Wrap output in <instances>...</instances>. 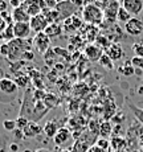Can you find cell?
<instances>
[{"label":"cell","mask_w":143,"mask_h":152,"mask_svg":"<svg viewBox=\"0 0 143 152\" xmlns=\"http://www.w3.org/2000/svg\"><path fill=\"white\" fill-rule=\"evenodd\" d=\"M131 19H133V16H131V15L127 12V11L125 10L123 7L119 8L118 17H117V20H118V21H121V23H123V24H126V23H129Z\"/></svg>","instance_id":"obj_27"},{"label":"cell","mask_w":143,"mask_h":152,"mask_svg":"<svg viewBox=\"0 0 143 152\" xmlns=\"http://www.w3.org/2000/svg\"><path fill=\"white\" fill-rule=\"evenodd\" d=\"M70 1L76 5V7H81V5H85L86 4L85 0H70Z\"/></svg>","instance_id":"obj_44"},{"label":"cell","mask_w":143,"mask_h":152,"mask_svg":"<svg viewBox=\"0 0 143 152\" xmlns=\"http://www.w3.org/2000/svg\"><path fill=\"white\" fill-rule=\"evenodd\" d=\"M5 11H7V3L4 0H0V13L5 12Z\"/></svg>","instance_id":"obj_45"},{"label":"cell","mask_w":143,"mask_h":152,"mask_svg":"<svg viewBox=\"0 0 143 152\" xmlns=\"http://www.w3.org/2000/svg\"><path fill=\"white\" fill-rule=\"evenodd\" d=\"M133 52L136 57H143V44L136 42L133 45Z\"/></svg>","instance_id":"obj_34"},{"label":"cell","mask_w":143,"mask_h":152,"mask_svg":"<svg viewBox=\"0 0 143 152\" xmlns=\"http://www.w3.org/2000/svg\"><path fill=\"white\" fill-rule=\"evenodd\" d=\"M33 52L32 50H28V52H25L24 54H23V58H24V60H27V61H31V60H33Z\"/></svg>","instance_id":"obj_42"},{"label":"cell","mask_w":143,"mask_h":152,"mask_svg":"<svg viewBox=\"0 0 143 152\" xmlns=\"http://www.w3.org/2000/svg\"><path fill=\"white\" fill-rule=\"evenodd\" d=\"M60 130L58 126L56 124L54 121H48L45 124H44V132L48 138H54V135L57 134V131Z\"/></svg>","instance_id":"obj_19"},{"label":"cell","mask_w":143,"mask_h":152,"mask_svg":"<svg viewBox=\"0 0 143 152\" xmlns=\"http://www.w3.org/2000/svg\"><path fill=\"white\" fill-rule=\"evenodd\" d=\"M118 1H121V0H118Z\"/></svg>","instance_id":"obj_54"},{"label":"cell","mask_w":143,"mask_h":152,"mask_svg":"<svg viewBox=\"0 0 143 152\" xmlns=\"http://www.w3.org/2000/svg\"><path fill=\"white\" fill-rule=\"evenodd\" d=\"M10 150L11 151H12V152H17V151H19V143H11V144H10Z\"/></svg>","instance_id":"obj_43"},{"label":"cell","mask_w":143,"mask_h":152,"mask_svg":"<svg viewBox=\"0 0 143 152\" xmlns=\"http://www.w3.org/2000/svg\"><path fill=\"white\" fill-rule=\"evenodd\" d=\"M43 101H44V103L46 104L48 109H53L54 106H57L58 104V99L54 97V95H52V94H46L45 98H44Z\"/></svg>","instance_id":"obj_28"},{"label":"cell","mask_w":143,"mask_h":152,"mask_svg":"<svg viewBox=\"0 0 143 152\" xmlns=\"http://www.w3.org/2000/svg\"><path fill=\"white\" fill-rule=\"evenodd\" d=\"M43 131H44V127L40 126L37 122H29L27 127L23 130V132H24L25 138H34V136L40 135Z\"/></svg>","instance_id":"obj_14"},{"label":"cell","mask_w":143,"mask_h":152,"mask_svg":"<svg viewBox=\"0 0 143 152\" xmlns=\"http://www.w3.org/2000/svg\"><path fill=\"white\" fill-rule=\"evenodd\" d=\"M82 20L89 25H101L105 20L103 10L95 4H85L82 10Z\"/></svg>","instance_id":"obj_2"},{"label":"cell","mask_w":143,"mask_h":152,"mask_svg":"<svg viewBox=\"0 0 143 152\" xmlns=\"http://www.w3.org/2000/svg\"><path fill=\"white\" fill-rule=\"evenodd\" d=\"M125 31L130 36H139L143 32V21L138 17H133L129 23L125 24Z\"/></svg>","instance_id":"obj_10"},{"label":"cell","mask_w":143,"mask_h":152,"mask_svg":"<svg viewBox=\"0 0 143 152\" xmlns=\"http://www.w3.org/2000/svg\"><path fill=\"white\" fill-rule=\"evenodd\" d=\"M98 62H100V65L102 66V68H105L106 70H113V69H114V61H113L107 54L102 56Z\"/></svg>","instance_id":"obj_24"},{"label":"cell","mask_w":143,"mask_h":152,"mask_svg":"<svg viewBox=\"0 0 143 152\" xmlns=\"http://www.w3.org/2000/svg\"><path fill=\"white\" fill-rule=\"evenodd\" d=\"M122 7L131 16H139L143 10V0H122Z\"/></svg>","instance_id":"obj_7"},{"label":"cell","mask_w":143,"mask_h":152,"mask_svg":"<svg viewBox=\"0 0 143 152\" xmlns=\"http://www.w3.org/2000/svg\"><path fill=\"white\" fill-rule=\"evenodd\" d=\"M8 54H10V45H8V42H3L0 45V56L8 57Z\"/></svg>","instance_id":"obj_36"},{"label":"cell","mask_w":143,"mask_h":152,"mask_svg":"<svg viewBox=\"0 0 143 152\" xmlns=\"http://www.w3.org/2000/svg\"><path fill=\"white\" fill-rule=\"evenodd\" d=\"M138 94H139V95H143V85L138 87Z\"/></svg>","instance_id":"obj_48"},{"label":"cell","mask_w":143,"mask_h":152,"mask_svg":"<svg viewBox=\"0 0 143 152\" xmlns=\"http://www.w3.org/2000/svg\"><path fill=\"white\" fill-rule=\"evenodd\" d=\"M8 27V24L5 23V20L3 19V16H1V13H0V34L3 33V32L5 31V28Z\"/></svg>","instance_id":"obj_40"},{"label":"cell","mask_w":143,"mask_h":152,"mask_svg":"<svg viewBox=\"0 0 143 152\" xmlns=\"http://www.w3.org/2000/svg\"><path fill=\"white\" fill-rule=\"evenodd\" d=\"M95 44H97V45H100L101 48H106V49L110 46L109 40H107V37H105V36H98L97 40H95Z\"/></svg>","instance_id":"obj_32"},{"label":"cell","mask_w":143,"mask_h":152,"mask_svg":"<svg viewBox=\"0 0 143 152\" xmlns=\"http://www.w3.org/2000/svg\"><path fill=\"white\" fill-rule=\"evenodd\" d=\"M82 19H80V17H77L74 15V16H72L70 19L65 20V31L66 32H70V31H76V29H80L82 27Z\"/></svg>","instance_id":"obj_18"},{"label":"cell","mask_w":143,"mask_h":152,"mask_svg":"<svg viewBox=\"0 0 143 152\" xmlns=\"http://www.w3.org/2000/svg\"><path fill=\"white\" fill-rule=\"evenodd\" d=\"M23 1H24V0H10V4L12 5L13 10H15V8L21 7V5H23Z\"/></svg>","instance_id":"obj_41"},{"label":"cell","mask_w":143,"mask_h":152,"mask_svg":"<svg viewBox=\"0 0 143 152\" xmlns=\"http://www.w3.org/2000/svg\"><path fill=\"white\" fill-rule=\"evenodd\" d=\"M13 32H15V39H20V40L29 39V34L32 32L31 24L29 23H13Z\"/></svg>","instance_id":"obj_8"},{"label":"cell","mask_w":143,"mask_h":152,"mask_svg":"<svg viewBox=\"0 0 143 152\" xmlns=\"http://www.w3.org/2000/svg\"><path fill=\"white\" fill-rule=\"evenodd\" d=\"M103 48H101L97 44H89L85 46V56L87 57V60L95 62V61H100V58L103 56Z\"/></svg>","instance_id":"obj_9"},{"label":"cell","mask_w":143,"mask_h":152,"mask_svg":"<svg viewBox=\"0 0 143 152\" xmlns=\"http://www.w3.org/2000/svg\"><path fill=\"white\" fill-rule=\"evenodd\" d=\"M0 152H8V145H7V139L4 136L0 135Z\"/></svg>","instance_id":"obj_37"},{"label":"cell","mask_w":143,"mask_h":152,"mask_svg":"<svg viewBox=\"0 0 143 152\" xmlns=\"http://www.w3.org/2000/svg\"><path fill=\"white\" fill-rule=\"evenodd\" d=\"M118 72L121 73V74L126 75V77H131V75L135 74V68H134V66L131 65V62H129V61H127V62L123 66L118 68Z\"/></svg>","instance_id":"obj_23"},{"label":"cell","mask_w":143,"mask_h":152,"mask_svg":"<svg viewBox=\"0 0 143 152\" xmlns=\"http://www.w3.org/2000/svg\"><path fill=\"white\" fill-rule=\"evenodd\" d=\"M129 107H130V110L133 111V114H134V116L136 118V121L143 126V109H139V107L134 106V104H131V103L129 104Z\"/></svg>","instance_id":"obj_29"},{"label":"cell","mask_w":143,"mask_h":152,"mask_svg":"<svg viewBox=\"0 0 143 152\" xmlns=\"http://www.w3.org/2000/svg\"><path fill=\"white\" fill-rule=\"evenodd\" d=\"M44 32H45V34L49 37H58L62 33V27H61L60 24H49Z\"/></svg>","instance_id":"obj_21"},{"label":"cell","mask_w":143,"mask_h":152,"mask_svg":"<svg viewBox=\"0 0 143 152\" xmlns=\"http://www.w3.org/2000/svg\"><path fill=\"white\" fill-rule=\"evenodd\" d=\"M105 54H107L113 61H119L122 57H123L125 52H123V48H122L121 44H117V42H113L110 44V46L106 49Z\"/></svg>","instance_id":"obj_13"},{"label":"cell","mask_w":143,"mask_h":152,"mask_svg":"<svg viewBox=\"0 0 143 152\" xmlns=\"http://www.w3.org/2000/svg\"><path fill=\"white\" fill-rule=\"evenodd\" d=\"M29 24H31L32 31L36 32V33H40V32L45 31L46 27L49 25V23H48V20H46V17L44 16L43 13H40V15H37V16L31 17Z\"/></svg>","instance_id":"obj_11"},{"label":"cell","mask_w":143,"mask_h":152,"mask_svg":"<svg viewBox=\"0 0 143 152\" xmlns=\"http://www.w3.org/2000/svg\"><path fill=\"white\" fill-rule=\"evenodd\" d=\"M44 1H45L46 7H48L49 10H56V7H57V4H58L56 0H44Z\"/></svg>","instance_id":"obj_39"},{"label":"cell","mask_w":143,"mask_h":152,"mask_svg":"<svg viewBox=\"0 0 143 152\" xmlns=\"http://www.w3.org/2000/svg\"><path fill=\"white\" fill-rule=\"evenodd\" d=\"M3 127H4V130L8 131V132H13V131L16 130V121L7 119V121L3 122Z\"/></svg>","instance_id":"obj_30"},{"label":"cell","mask_w":143,"mask_h":152,"mask_svg":"<svg viewBox=\"0 0 143 152\" xmlns=\"http://www.w3.org/2000/svg\"><path fill=\"white\" fill-rule=\"evenodd\" d=\"M138 144H139V148H141V151L143 152V134H141L138 138Z\"/></svg>","instance_id":"obj_47"},{"label":"cell","mask_w":143,"mask_h":152,"mask_svg":"<svg viewBox=\"0 0 143 152\" xmlns=\"http://www.w3.org/2000/svg\"><path fill=\"white\" fill-rule=\"evenodd\" d=\"M0 39L1 40H5V41H12L15 40V32H13V24L8 25L7 28H5V31L3 32L1 34H0Z\"/></svg>","instance_id":"obj_26"},{"label":"cell","mask_w":143,"mask_h":152,"mask_svg":"<svg viewBox=\"0 0 143 152\" xmlns=\"http://www.w3.org/2000/svg\"><path fill=\"white\" fill-rule=\"evenodd\" d=\"M131 65L134 66L135 69H141L142 70V66H143V57H136V56H134L133 58H131Z\"/></svg>","instance_id":"obj_33"},{"label":"cell","mask_w":143,"mask_h":152,"mask_svg":"<svg viewBox=\"0 0 143 152\" xmlns=\"http://www.w3.org/2000/svg\"><path fill=\"white\" fill-rule=\"evenodd\" d=\"M90 148H92V151H93V152H106L105 150H102L101 147H98L97 144H93V145H92V147H90Z\"/></svg>","instance_id":"obj_46"},{"label":"cell","mask_w":143,"mask_h":152,"mask_svg":"<svg viewBox=\"0 0 143 152\" xmlns=\"http://www.w3.org/2000/svg\"><path fill=\"white\" fill-rule=\"evenodd\" d=\"M72 136V132L69 128H65V127H60V130L57 131V134L54 135V144L57 145H64L68 143V140L70 139Z\"/></svg>","instance_id":"obj_15"},{"label":"cell","mask_w":143,"mask_h":152,"mask_svg":"<svg viewBox=\"0 0 143 152\" xmlns=\"http://www.w3.org/2000/svg\"><path fill=\"white\" fill-rule=\"evenodd\" d=\"M24 152H32V151H29V150H27V151H24Z\"/></svg>","instance_id":"obj_51"},{"label":"cell","mask_w":143,"mask_h":152,"mask_svg":"<svg viewBox=\"0 0 143 152\" xmlns=\"http://www.w3.org/2000/svg\"><path fill=\"white\" fill-rule=\"evenodd\" d=\"M28 123H29V121L27 118H24V116H19V118L16 119V128L23 131L28 126Z\"/></svg>","instance_id":"obj_31"},{"label":"cell","mask_w":143,"mask_h":152,"mask_svg":"<svg viewBox=\"0 0 143 152\" xmlns=\"http://www.w3.org/2000/svg\"><path fill=\"white\" fill-rule=\"evenodd\" d=\"M122 7V4H119L118 0H110L106 4V7L103 8V16L105 20L109 23H114L118 17L119 8Z\"/></svg>","instance_id":"obj_5"},{"label":"cell","mask_w":143,"mask_h":152,"mask_svg":"<svg viewBox=\"0 0 143 152\" xmlns=\"http://www.w3.org/2000/svg\"><path fill=\"white\" fill-rule=\"evenodd\" d=\"M36 102L37 101H36V98H34L32 89H27L24 93V98H23V103H21V109H20L19 116H24L29 122H32L34 109H36Z\"/></svg>","instance_id":"obj_3"},{"label":"cell","mask_w":143,"mask_h":152,"mask_svg":"<svg viewBox=\"0 0 143 152\" xmlns=\"http://www.w3.org/2000/svg\"><path fill=\"white\" fill-rule=\"evenodd\" d=\"M37 152H48V151H37Z\"/></svg>","instance_id":"obj_50"},{"label":"cell","mask_w":143,"mask_h":152,"mask_svg":"<svg viewBox=\"0 0 143 152\" xmlns=\"http://www.w3.org/2000/svg\"><path fill=\"white\" fill-rule=\"evenodd\" d=\"M33 45H34V48L37 49L39 53L44 54L45 52H48V49H49V45H51V37L46 36L45 32L36 33V36L33 37Z\"/></svg>","instance_id":"obj_6"},{"label":"cell","mask_w":143,"mask_h":152,"mask_svg":"<svg viewBox=\"0 0 143 152\" xmlns=\"http://www.w3.org/2000/svg\"><path fill=\"white\" fill-rule=\"evenodd\" d=\"M15 82H16L19 89H25L27 90L29 83H31V78H29L28 75H25V74H16V80H15Z\"/></svg>","instance_id":"obj_22"},{"label":"cell","mask_w":143,"mask_h":152,"mask_svg":"<svg viewBox=\"0 0 143 152\" xmlns=\"http://www.w3.org/2000/svg\"><path fill=\"white\" fill-rule=\"evenodd\" d=\"M19 90V87H17L16 82H15L13 80H11V78H0V93L4 95H12L15 93Z\"/></svg>","instance_id":"obj_12"},{"label":"cell","mask_w":143,"mask_h":152,"mask_svg":"<svg viewBox=\"0 0 143 152\" xmlns=\"http://www.w3.org/2000/svg\"><path fill=\"white\" fill-rule=\"evenodd\" d=\"M56 11L60 13L61 16V20H68L70 19L72 16L76 15V11H77V7L70 1V0H66V1H62V3H58L57 7H56Z\"/></svg>","instance_id":"obj_4"},{"label":"cell","mask_w":143,"mask_h":152,"mask_svg":"<svg viewBox=\"0 0 143 152\" xmlns=\"http://www.w3.org/2000/svg\"><path fill=\"white\" fill-rule=\"evenodd\" d=\"M85 34L89 41H93V40H97V36H98V28L95 25H87L86 29H85Z\"/></svg>","instance_id":"obj_25"},{"label":"cell","mask_w":143,"mask_h":152,"mask_svg":"<svg viewBox=\"0 0 143 152\" xmlns=\"http://www.w3.org/2000/svg\"><path fill=\"white\" fill-rule=\"evenodd\" d=\"M142 70H143V66H142Z\"/></svg>","instance_id":"obj_53"},{"label":"cell","mask_w":143,"mask_h":152,"mask_svg":"<svg viewBox=\"0 0 143 152\" xmlns=\"http://www.w3.org/2000/svg\"><path fill=\"white\" fill-rule=\"evenodd\" d=\"M13 135H15V143L20 142V140H21L23 138H25V136H24V132H23L21 130H17V128L13 131Z\"/></svg>","instance_id":"obj_38"},{"label":"cell","mask_w":143,"mask_h":152,"mask_svg":"<svg viewBox=\"0 0 143 152\" xmlns=\"http://www.w3.org/2000/svg\"><path fill=\"white\" fill-rule=\"evenodd\" d=\"M57 3H62V1H66V0H56Z\"/></svg>","instance_id":"obj_49"},{"label":"cell","mask_w":143,"mask_h":152,"mask_svg":"<svg viewBox=\"0 0 143 152\" xmlns=\"http://www.w3.org/2000/svg\"><path fill=\"white\" fill-rule=\"evenodd\" d=\"M133 152H142V151H133Z\"/></svg>","instance_id":"obj_52"},{"label":"cell","mask_w":143,"mask_h":152,"mask_svg":"<svg viewBox=\"0 0 143 152\" xmlns=\"http://www.w3.org/2000/svg\"><path fill=\"white\" fill-rule=\"evenodd\" d=\"M11 15H12L13 23H29L31 21V16L27 13V11H25L23 7L15 8Z\"/></svg>","instance_id":"obj_16"},{"label":"cell","mask_w":143,"mask_h":152,"mask_svg":"<svg viewBox=\"0 0 143 152\" xmlns=\"http://www.w3.org/2000/svg\"><path fill=\"white\" fill-rule=\"evenodd\" d=\"M95 144H97L98 147H101L102 150H105V151H106L107 148L110 147V140H109V139L100 138V139H97V143H95Z\"/></svg>","instance_id":"obj_35"},{"label":"cell","mask_w":143,"mask_h":152,"mask_svg":"<svg viewBox=\"0 0 143 152\" xmlns=\"http://www.w3.org/2000/svg\"><path fill=\"white\" fill-rule=\"evenodd\" d=\"M127 147V140L121 136H114L110 140V148L114 152H123Z\"/></svg>","instance_id":"obj_17"},{"label":"cell","mask_w":143,"mask_h":152,"mask_svg":"<svg viewBox=\"0 0 143 152\" xmlns=\"http://www.w3.org/2000/svg\"><path fill=\"white\" fill-rule=\"evenodd\" d=\"M10 45V54H8V60L16 61L21 60L23 54L28 50H32V46H33V40L31 39H25V40H20V39H15L12 41L8 42Z\"/></svg>","instance_id":"obj_1"},{"label":"cell","mask_w":143,"mask_h":152,"mask_svg":"<svg viewBox=\"0 0 143 152\" xmlns=\"http://www.w3.org/2000/svg\"><path fill=\"white\" fill-rule=\"evenodd\" d=\"M113 132V126L110 121H105L100 124V136L103 139H109V136Z\"/></svg>","instance_id":"obj_20"}]
</instances>
